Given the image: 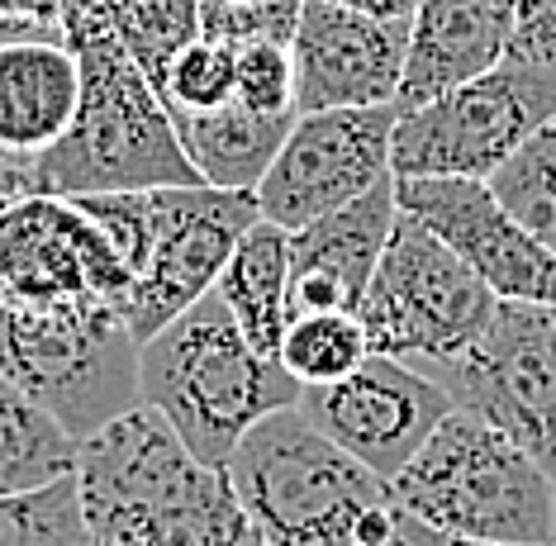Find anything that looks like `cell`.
Wrapping results in <instances>:
<instances>
[{"label": "cell", "mask_w": 556, "mask_h": 546, "mask_svg": "<svg viewBox=\"0 0 556 546\" xmlns=\"http://www.w3.org/2000/svg\"><path fill=\"white\" fill-rule=\"evenodd\" d=\"M138 390L205 471H224L262 418L305 395L281 361L243 338L214 290L138 347Z\"/></svg>", "instance_id": "1"}, {"label": "cell", "mask_w": 556, "mask_h": 546, "mask_svg": "<svg viewBox=\"0 0 556 546\" xmlns=\"http://www.w3.org/2000/svg\"><path fill=\"white\" fill-rule=\"evenodd\" d=\"M81 100L67 134L34 157L39 195H105V190L205 186L176 134V119L143 67L110 34H72Z\"/></svg>", "instance_id": "2"}, {"label": "cell", "mask_w": 556, "mask_h": 546, "mask_svg": "<svg viewBox=\"0 0 556 546\" xmlns=\"http://www.w3.org/2000/svg\"><path fill=\"white\" fill-rule=\"evenodd\" d=\"M386 490L395 509L452 537L552 546V475L466 409L442 418Z\"/></svg>", "instance_id": "3"}, {"label": "cell", "mask_w": 556, "mask_h": 546, "mask_svg": "<svg viewBox=\"0 0 556 546\" xmlns=\"http://www.w3.org/2000/svg\"><path fill=\"white\" fill-rule=\"evenodd\" d=\"M224 475L267 546H348L362 518L390 504L386 480L328 442L300 404L262 418Z\"/></svg>", "instance_id": "4"}, {"label": "cell", "mask_w": 556, "mask_h": 546, "mask_svg": "<svg viewBox=\"0 0 556 546\" xmlns=\"http://www.w3.org/2000/svg\"><path fill=\"white\" fill-rule=\"evenodd\" d=\"M0 376L53 414L77 442L143 404L138 338L119 304H5L0 300Z\"/></svg>", "instance_id": "5"}, {"label": "cell", "mask_w": 556, "mask_h": 546, "mask_svg": "<svg viewBox=\"0 0 556 546\" xmlns=\"http://www.w3.org/2000/svg\"><path fill=\"white\" fill-rule=\"evenodd\" d=\"M556 119V67L504 58L395 119L390 176L490 181L542 124Z\"/></svg>", "instance_id": "6"}, {"label": "cell", "mask_w": 556, "mask_h": 546, "mask_svg": "<svg viewBox=\"0 0 556 546\" xmlns=\"http://www.w3.org/2000/svg\"><path fill=\"white\" fill-rule=\"evenodd\" d=\"M495 290L419 219L400 214L357 319L371 352L400 361L457 357L495 319Z\"/></svg>", "instance_id": "7"}, {"label": "cell", "mask_w": 556, "mask_h": 546, "mask_svg": "<svg viewBox=\"0 0 556 546\" xmlns=\"http://www.w3.org/2000/svg\"><path fill=\"white\" fill-rule=\"evenodd\" d=\"M452 404L518 442L556 475V309L500 300L495 319L471 347L442 361H414Z\"/></svg>", "instance_id": "8"}, {"label": "cell", "mask_w": 556, "mask_h": 546, "mask_svg": "<svg viewBox=\"0 0 556 546\" xmlns=\"http://www.w3.org/2000/svg\"><path fill=\"white\" fill-rule=\"evenodd\" d=\"M262 219L252 190L219 186H157L153 190V243L134 276L119 314L143 347L172 319L200 304L229 266L238 238Z\"/></svg>", "instance_id": "9"}, {"label": "cell", "mask_w": 556, "mask_h": 546, "mask_svg": "<svg viewBox=\"0 0 556 546\" xmlns=\"http://www.w3.org/2000/svg\"><path fill=\"white\" fill-rule=\"evenodd\" d=\"M395 105H348V110H305L295 114L281 152L257 181L262 219L300 233L324 214L362 200L390 176V138Z\"/></svg>", "instance_id": "10"}, {"label": "cell", "mask_w": 556, "mask_h": 546, "mask_svg": "<svg viewBox=\"0 0 556 546\" xmlns=\"http://www.w3.org/2000/svg\"><path fill=\"white\" fill-rule=\"evenodd\" d=\"M134 276L100 224L67 195H24L0 209V300L5 304H124Z\"/></svg>", "instance_id": "11"}, {"label": "cell", "mask_w": 556, "mask_h": 546, "mask_svg": "<svg viewBox=\"0 0 556 546\" xmlns=\"http://www.w3.org/2000/svg\"><path fill=\"white\" fill-rule=\"evenodd\" d=\"M452 409L457 404L433 376L386 352H371L352 376L305 385L300 395V414L386 485L414 461V452Z\"/></svg>", "instance_id": "12"}, {"label": "cell", "mask_w": 556, "mask_h": 546, "mask_svg": "<svg viewBox=\"0 0 556 546\" xmlns=\"http://www.w3.org/2000/svg\"><path fill=\"white\" fill-rule=\"evenodd\" d=\"M395 205L457 252L480 281L495 290V300H523L556 309V257L509 219L490 181L395 176Z\"/></svg>", "instance_id": "13"}, {"label": "cell", "mask_w": 556, "mask_h": 546, "mask_svg": "<svg viewBox=\"0 0 556 546\" xmlns=\"http://www.w3.org/2000/svg\"><path fill=\"white\" fill-rule=\"evenodd\" d=\"M404 53H409V24L357 15L333 0H305L290 38L295 110L395 105Z\"/></svg>", "instance_id": "14"}, {"label": "cell", "mask_w": 556, "mask_h": 546, "mask_svg": "<svg viewBox=\"0 0 556 546\" xmlns=\"http://www.w3.org/2000/svg\"><path fill=\"white\" fill-rule=\"evenodd\" d=\"M395 219H400L395 176H386L362 200H352V205L290 233V281H286L290 319L328 314V309L357 314Z\"/></svg>", "instance_id": "15"}, {"label": "cell", "mask_w": 556, "mask_h": 546, "mask_svg": "<svg viewBox=\"0 0 556 546\" xmlns=\"http://www.w3.org/2000/svg\"><path fill=\"white\" fill-rule=\"evenodd\" d=\"M509 53V15L495 0H419L409 20V53L395 110L409 114L452 86L490 72Z\"/></svg>", "instance_id": "16"}, {"label": "cell", "mask_w": 556, "mask_h": 546, "mask_svg": "<svg viewBox=\"0 0 556 546\" xmlns=\"http://www.w3.org/2000/svg\"><path fill=\"white\" fill-rule=\"evenodd\" d=\"M81 100V67L62 34L0 43V148L34 162L67 134Z\"/></svg>", "instance_id": "17"}, {"label": "cell", "mask_w": 556, "mask_h": 546, "mask_svg": "<svg viewBox=\"0 0 556 546\" xmlns=\"http://www.w3.org/2000/svg\"><path fill=\"white\" fill-rule=\"evenodd\" d=\"M172 119L200 181L219 190H257V181L267 176V167L286 143L295 114H262L229 100L219 110L172 114Z\"/></svg>", "instance_id": "18"}, {"label": "cell", "mask_w": 556, "mask_h": 546, "mask_svg": "<svg viewBox=\"0 0 556 546\" xmlns=\"http://www.w3.org/2000/svg\"><path fill=\"white\" fill-rule=\"evenodd\" d=\"M286 281H290V233L267 219H257L238 238L229 266L214 281V295L229 304L243 338L262 357H276V361H281V338L290 328Z\"/></svg>", "instance_id": "19"}, {"label": "cell", "mask_w": 556, "mask_h": 546, "mask_svg": "<svg viewBox=\"0 0 556 546\" xmlns=\"http://www.w3.org/2000/svg\"><path fill=\"white\" fill-rule=\"evenodd\" d=\"M62 38L110 34L153 86H162L172 58L200 38V0H58Z\"/></svg>", "instance_id": "20"}, {"label": "cell", "mask_w": 556, "mask_h": 546, "mask_svg": "<svg viewBox=\"0 0 556 546\" xmlns=\"http://www.w3.org/2000/svg\"><path fill=\"white\" fill-rule=\"evenodd\" d=\"M81 442L0 376V499L77 475Z\"/></svg>", "instance_id": "21"}, {"label": "cell", "mask_w": 556, "mask_h": 546, "mask_svg": "<svg viewBox=\"0 0 556 546\" xmlns=\"http://www.w3.org/2000/svg\"><path fill=\"white\" fill-rule=\"evenodd\" d=\"M490 190H495V200L509 209V219L556 257V119L542 124V129L490 176Z\"/></svg>", "instance_id": "22"}, {"label": "cell", "mask_w": 556, "mask_h": 546, "mask_svg": "<svg viewBox=\"0 0 556 546\" xmlns=\"http://www.w3.org/2000/svg\"><path fill=\"white\" fill-rule=\"evenodd\" d=\"M371 357V342L357 314H300L290 319L281 338V366L300 385H328V380H343Z\"/></svg>", "instance_id": "23"}, {"label": "cell", "mask_w": 556, "mask_h": 546, "mask_svg": "<svg viewBox=\"0 0 556 546\" xmlns=\"http://www.w3.org/2000/svg\"><path fill=\"white\" fill-rule=\"evenodd\" d=\"M0 546H91L77 475L0 499Z\"/></svg>", "instance_id": "24"}, {"label": "cell", "mask_w": 556, "mask_h": 546, "mask_svg": "<svg viewBox=\"0 0 556 546\" xmlns=\"http://www.w3.org/2000/svg\"><path fill=\"white\" fill-rule=\"evenodd\" d=\"M233 81H238V48L200 34L172 58V67H167V76H162L157 96L167 100L172 114L219 110V105H229L233 100Z\"/></svg>", "instance_id": "25"}, {"label": "cell", "mask_w": 556, "mask_h": 546, "mask_svg": "<svg viewBox=\"0 0 556 546\" xmlns=\"http://www.w3.org/2000/svg\"><path fill=\"white\" fill-rule=\"evenodd\" d=\"M305 0H200V34L229 48L286 43L295 38Z\"/></svg>", "instance_id": "26"}, {"label": "cell", "mask_w": 556, "mask_h": 546, "mask_svg": "<svg viewBox=\"0 0 556 546\" xmlns=\"http://www.w3.org/2000/svg\"><path fill=\"white\" fill-rule=\"evenodd\" d=\"M233 100L262 114H300L295 110V62L286 43H248L238 48Z\"/></svg>", "instance_id": "27"}, {"label": "cell", "mask_w": 556, "mask_h": 546, "mask_svg": "<svg viewBox=\"0 0 556 546\" xmlns=\"http://www.w3.org/2000/svg\"><path fill=\"white\" fill-rule=\"evenodd\" d=\"M504 58L556 67V0H514L509 53Z\"/></svg>", "instance_id": "28"}, {"label": "cell", "mask_w": 556, "mask_h": 546, "mask_svg": "<svg viewBox=\"0 0 556 546\" xmlns=\"http://www.w3.org/2000/svg\"><path fill=\"white\" fill-rule=\"evenodd\" d=\"M0 24L10 34H62L58 0H0Z\"/></svg>", "instance_id": "29"}, {"label": "cell", "mask_w": 556, "mask_h": 546, "mask_svg": "<svg viewBox=\"0 0 556 546\" xmlns=\"http://www.w3.org/2000/svg\"><path fill=\"white\" fill-rule=\"evenodd\" d=\"M390 546H528V542H471V537H452V532H438L419 523L414 513L395 509V532H390Z\"/></svg>", "instance_id": "30"}, {"label": "cell", "mask_w": 556, "mask_h": 546, "mask_svg": "<svg viewBox=\"0 0 556 546\" xmlns=\"http://www.w3.org/2000/svg\"><path fill=\"white\" fill-rule=\"evenodd\" d=\"M24 195H34V162H24L15 152L0 148V209L15 205Z\"/></svg>", "instance_id": "31"}, {"label": "cell", "mask_w": 556, "mask_h": 546, "mask_svg": "<svg viewBox=\"0 0 556 546\" xmlns=\"http://www.w3.org/2000/svg\"><path fill=\"white\" fill-rule=\"evenodd\" d=\"M333 5L357 10V15H371V20H400V24H409L414 10H419V0H333Z\"/></svg>", "instance_id": "32"}, {"label": "cell", "mask_w": 556, "mask_h": 546, "mask_svg": "<svg viewBox=\"0 0 556 546\" xmlns=\"http://www.w3.org/2000/svg\"><path fill=\"white\" fill-rule=\"evenodd\" d=\"M552 546H556V475H552Z\"/></svg>", "instance_id": "33"}, {"label": "cell", "mask_w": 556, "mask_h": 546, "mask_svg": "<svg viewBox=\"0 0 556 546\" xmlns=\"http://www.w3.org/2000/svg\"><path fill=\"white\" fill-rule=\"evenodd\" d=\"M495 5L504 10V15H514V0H495Z\"/></svg>", "instance_id": "34"}, {"label": "cell", "mask_w": 556, "mask_h": 546, "mask_svg": "<svg viewBox=\"0 0 556 546\" xmlns=\"http://www.w3.org/2000/svg\"><path fill=\"white\" fill-rule=\"evenodd\" d=\"M5 38H15V34H10V29H5V24H0V43H5Z\"/></svg>", "instance_id": "35"}, {"label": "cell", "mask_w": 556, "mask_h": 546, "mask_svg": "<svg viewBox=\"0 0 556 546\" xmlns=\"http://www.w3.org/2000/svg\"><path fill=\"white\" fill-rule=\"evenodd\" d=\"M348 546H366V542H348Z\"/></svg>", "instance_id": "36"}]
</instances>
